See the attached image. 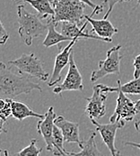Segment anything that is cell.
I'll return each mask as SVG.
<instances>
[{
    "mask_svg": "<svg viewBox=\"0 0 140 156\" xmlns=\"http://www.w3.org/2000/svg\"><path fill=\"white\" fill-rule=\"evenodd\" d=\"M37 89L42 92L40 84L32 81L27 76L15 73L4 63H0V97L1 98L13 99L22 94H29Z\"/></svg>",
    "mask_w": 140,
    "mask_h": 156,
    "instance_id": "obj_1",
    "label": "cell"
},
{
    "mask_svg": "<svg viewBox=\"0 0 140 156\" xmlns=\"http://www.w3.org/2000/svg\"><path fill=\"white\" fill-rule=\"evenodd\" d=\"M17 16L19 23L18 33L22 41L26 45L31 46L33 39L43 35L45 32H48V23H44L42 22V18L39 15L29 13L25 9L23 2L18 3Z\"/></svg>",
    "mask_w": 140,
    "mask_h": 156,
    "instance_id": "obj_2",
    "label": "cell"
},
{
    "mask_svg": "<svg viewBox=\"0 0 140 156\" xmlns=\"http://www.w3.org/2000/svg\"><path fill=\"white\" fill-rule=\"evenodd\" d=\"M50 2L55 11L51 19L56 23L70 22L81 25L82 21L85 19L84 11L86 5L79 0H50Z\"/></svg>",
    "mask_w": 140,
    "mask_h": 156,
    "instance_id": "obj_3",
    "label": "cell"
},
{
    "mask_svg": "<svg viewBox=\"0 0 140 156\" xmlns=\"http://www.w3.org/2000/svg\"><path fill=\"white\" fill-rule=\"evenodd\" d=\"M10 67L17 69V72L25 76L37 78L46 81L49 75L44 69L43 62L34 53H23L21 57L7 62Z\"/></svg>",
    "mask_w": 140,
    "mask_h": 156,
    "instance_id": "obj_4",
    "label": "cell"
},
{
    "mask_svg": "<svg viewBox=\"0 0 140 156\" xmlns=\"http://www.w3.org/2000/svg\"><path fill=\"white\" fill-rule=\"evenodd\" d=\"M121 45H116L111 48L107 51V57L105 60L99 61V69L93 70L91 74V81L95 82L98 80L110 75L120 73V62L122 56L119 53Z\"/></svg>",
    "mask_w": 140,
    "mask_h": 156,
    "instance_id": "obj_5",
    "label": "cell"
},
{
    "mask_svg": "<svg viewBox=\"0 0 140 156\" xmlns=\"http://www.w3.org/2000/svg\"><path fill=\"white\" fill-rule=\"evenodd\" d=\"M72 90H76V91L84 90L83 77L75 62L74 52L71 54L69 64H68V71L64 81L61 84L56 85V87L53 89V93L61 96L62 92L72 91Z\"/></svg>",
    "mask_w": 140,
    "mask_h": 156,
    "instance_id": "obj_6",
    "label": "cell"
},
{
    "mask_svg": "<svg viewBox=\"0 0 140 156\" xmlns=\"http://www.w3.org/2000/svg\"><path fill=\"white\" fill-rule=\"evenodd\" d=\"M117 106L114 113L110 117L111 123L120 121H132L137 115L135 102L128 98L122 91H118Z\"/></svg>",
    "mask_w": 140,
    "mask_h": 156,
    "instance_id": "obj_7",
    "label": "cell"
},
{
    "mask_svg": "<svg viewBox=\"0 0 140 156\" xmlns=\"http://www.w3.org/2000/svg\"><path fill=\"white\" fill-rule=\"evenodd\" d=\"M93 93L91 98H85V100L88 102L85 113L90 117V120H97L102 117L106 113L105 101L107 99V92L102 91L99 84L93 86Z\"/></svg>",
    "mask_w": 140,
    "mask_h": 156,
    "instance_id": "obj_8",
    "label": "cell"
},
{
    "mask_svg": "<svg viewBox=\"0 0 140 156\" xmlns=\"http://www.w3.org/2000/svg\"><path fill=\"white\" fill-rule=\"evenodd\" d=\"M92 124L95 126V129L101 134L103 143L110 150L112 156H117V149L115 146V138L117 131L125 126V121L110 124H100L96 120L92 119Z\"/></svg>",
    "mask_w": 140,
    "mask_h": 156,
    "instance_id": "obj_9",
    "label": "cell"
},
{
    "mask_svg": "<svg viewBox=\"0 0 140 156\" xmlns=\"http://www.w3.org/2000/svg\"><path fill=\"white\" fill-rule=\"evenodd\" d=\"M57 115L54 111V108L50 107L45 114L43 119H40L37 125V131L43 137L46 144V150L48 152H53V132L55 127V119Z\"/></svg>",
    "mask_w": 140,
    "mask_h": 156,
    "instance_id": "obj_10",
    "label": "cell"
},
{
    "mask_svg": "<svg viewBox=\"0 0 140 156\" xmlns=\"http://www.w3.org/2000/svg\"><path fill=\"white\" fill-rule=\"evenodd\" d=\"M77 41H78V39H74L72 42H70L67 47H65L62 51H60V52L56 56L55 62H54V68H53V72H52L50 79H49V81L48 83V85L49 87L58 85V83L60 81V80H61L60 73L64 68L66 67L68 64H69L70 57H71V54L73 53L72 48Z\"/></svg>",
    "mask_w": 140,
    "mask_h": 156,
    "instance_id": "obj_11",
    "label": "cell"
},
{
    "mask_svg": "<svg viewBox=\"0 0 140 156\" xmlns=\"http://www.w3.org/2000/svg\"><path fill=\"white\" fill-rule=\"evenodd\" d=\"M86 24H87V23H84V24L80 27V25H78L75 23L62 22L60 23V33L63 35H65L66 37H68L71 40H74V39L79 40L81 38H85V39L99 40V41L106 42V43H112L110 40H106V39L99 37L96 34H93L91 31L85 32Z\"/></svg>",
    "mask_w": 140,
    "mask_h": 156,
    "instance_id": "obj_12",
    "label": "cell"
},
{
    "mask_svg": "<svg viewBox=\"0 0 140 156\" xmlns=\"http://www.w3.org/2000/svg\"><path fill=\"white\" fill-rule=\"evenodd\" d=\"M55 126H58L64 136L66 143L76 144L80 148L83 147V141L79 137V124L67 120L63 115H58L55 119Z\"/></svg>",
    "mask_w": 140,
    "mask_h": 156,
    "instance_id": "obj_13",
    "label": "cell"
},
{
    "mask_svg": "<svg viewBox=\"0 0 140 156\" xmlns=\"http://www.w3.org/2000/svg\"><path fill=\"white\" fill-rule=\"evenodd\" d=\"M85 19L93 27L91 32H93L94 34L101 38L112 42V36L118 32V30L108 19L98 20L87 15H85Z\"/></svg>",
    "mask_w": 140,
    "mask_h": 156,
    "instance_id": "obj_14",
    "label": "cell"
},
{
    "mask_svg": "<svg viewBox=\"0 0 140 156\" xmlns=\"http://www.w3.org/2000/svg\"><path fill=\"white\" fill-rule=\"evenodd\" d=\"M56 25H57V23L51 18L48 20V32H47V35L42 44L46 48L52 47L54 45H58V49L60 51H62L61 45L59 44L62 42H68V41L72 42L73 40L69 39L68 37H66L61 33H58V31H56V29H55Z\"/></svg>",
    "mask_w": 140,
    "mask_h": 156,
    "instance_id": "obj_15",
    "label": "cell"
},
{
    "mask_svg": "<svg viewBox=\"0 0 140 156\" xmlns=\"http://www.w3.org/2000/svg\"><path fill=\"white\" fill-rule=\"evenodd\" d=\"M99 86L102 91L107 93L122 91L124 94L140 95V79H134L133 80H130L129 82H127L123 85L121 84V81L118 80L117 87H109L104 84H99Z\"/></svg>",
    "mask_w": 140,
    "mask_h": 156,
    "instance_id": "obj_16",
    "label": "cell"
},
{
    "mask_svg": "<svg viewBox=\"0 0 140 156\" xmlns=\"http://www.w3.org/2000/svg\"><path fill=\"white\" fill-rule=\"evenodd\" d=\"M12 115L19 121H23L27 117H37L39 119L45 117V115L33 111L25 104L15 100L12 101Z\"/></svg>",
    "mask_w": 140,
    "mask_h": 156,
    "instance_id": "obj_17",
    "label": "cell"
},
{
    "mask_svg": "<svg viewBox=\"0 0 140 156\" xmlns=\"http://www.w3.org/2000/svg\"><path fill=\"white\" fill-rule=\"evenodd\" d=\"M21 2L29 3L35 10H37L38 15L42 18L47 19L48 17L52 18L55 15L54 8L50 0H20Z\"/></svg>",
    "mask_w": 140,
    "mask_h": 156,
    "instance_id": "obj_18",
    "label": "cell"
},
{
    "mask_svg": "<svg viewBox=\"0 0 140 156\" xmlns=\"http://www.w3.org/2000/svg\"><path fill=\"white\" fill-rule=\"evenodd\" d=\"M96 134L92 132L91 135L87 140L83 141V147L81 148V152L79 153H70L71 156H103V154L98 150L96 142H95Z\"/></svg>",
    "mask_w": 140,
    "mask_h": 156,
    "instance_id": "obj_19",
    "label": "cell"
},
{
    "mask_svg": "<svg viewBox=\"0 0 140 156\" xmlns=\"http://www.w3.org/2000/svg\"><path fill=\"white\" fill-rule=\"evenodd\" d=\"M64 136L61 130L55 126L53 132V145L54 150L52 152L54 156H71L69 152H67L64 149Z\"/></svg>",
    "mask_w": 140,
    "mask_h": 156,
    "instance_id": "obj_20",
    "label": "cell"
},
{
    "mask_svg": "<svg viewBox=\"0 0 140 156\" xmlns=\"http://www.w3.org/2000/svg\"><path fill=\"white\" fill-rule=\"evenodd\" d=\"M42 148L37 147V139H32L28 146L24 147L16 154V156H40Z\"/></svg>",
    "mask_w": 140,
    "mask_h": 156,
    "instance_id": "obj_21",
    "label": "cell"
},
{
    "mask_svg": "<svg viewBox=\"0 0 140 156\" xmlns=\"http://www.w3.org/2000/svg\"><path fill=\"white\" fill-rule=\"evenodd\" d=\"M12 101L10 98H0V118L1 122L5 123L7 118L12 115Z\"/></svg>",
    "mask_w": 140,
    "mask_h": 156,
    "instance_id": "obj_22",
    "label": "cell"
},
{
    "mask_svg": "<svg viewBox=\"0 0 140 156\" xmlns=\"http://www.w3.org/2000/svg\"><path fill=\"white\" fill-rule=\"evenodd\" d=\"M128 1H130V0H104L103 3H102V5L107 6V12L105 13V15L103 16V19H108V17L110 16V15L112 12V9H113V7L115 6L116 4L128 2Z\"/></svg>",
    "mask_w": 140,
    "mask_h": 156,
    "instance_id": "obj_23",
    "label": "cell"
},
{
    "mask_svg": "<svg viewBox=\"0 0 140 156\" xmlns=\"http://www.w3.org/2000/svg\"><path fill=\"white\" fill-rule=\"evenodd\" d=\"M79 1L83 2L84 4H85V5H87L88 6H90V7H92V8H93V12L92 13V15L90 16H92V17H93L94 14H100V13H102V10H103V5H96V4L93 3L91 0H79Z\"/></svg>",
    "mask_w": 140,
    "mask_h": 156,
    "instance_id": "obj_24",
    "label": "cell"
},
{
    "mask_svg": "<svg viewBox=\"0 0 140 156\" xmlns=\"http://www.w3.org/2000/svg\"><path fill=\"white\" fill-rule=\"evenodd\" d=\"M133 66H134V79H140V54L135 57L134 59V62H133Z\"/></svg>",
    "mask_w": 140,
    "mask_h": 156,
    "instance_id": "obj_25",
    "label": "cell"
},
{
    "mask_svg": "<svg viewBox=\"0 0 140 156\" xmlns=\"http://www.w3.org/2000/svg\"><path fill=\"white\" fill-rule=\"evenodd\" d=\"M9 38V34L5 31V26L3 25L2 22H0V44H5Z\"/></svg>",
    "mask_w": 140,
    "mask_h": 156,
    "instance_id": "obj_26",
    "label": "cell"
},
{
    "mask_svg": "<svg viewBox=\"0 0 140 156\" xmlns=\"http://www.w3.org/2000/svg\"><path fill=\"white\" fill-rule=\"evenodd\" d=\"M125 145H128V146H132V147H137L140 150V143H134V142H125L124 143Z\"/></svg>",
    "mask_w": 140,
    "mask_h": 156,
    "instance_id": "obj_27",
    "label": "cell"
},
{
    "mask_svg": "<svg viewBox=\"0 0 140 156\" xmlns=\"http://www.w3.org/2000/svg\"><path fill=\"white\" fill-rule=\"evenodd\" d=\"M135 107H136L137 113H140V99L135 101Z\"/></svg>",
    "mask_w": 140,
    "mask_h": 156,
    "instance_id": "obj_28",
    "label": "cell"
},
{
    "mask_svg": "<svg viewBox=\"0 0 140 156\" xmlns=\"http://www.w3.org/2000/svg\"><path fill=\"white\" fill-rule=\"evenodd\" d=\"M135 127H136V130L140 134V119L135 122Z\"/></svg>",
    "mask_w": 140,
    "mask_h": 156,
    "instance_id": "obj_29",
    "label": "cell"
},
{
    "mask_svg": "<svg viewBox=\"0 0 140 156\" xmlns=\"http://www.w3.org/2000/svg\"><path fill=\"white\" fill-rule=\"evenodd\" d=\"M1 156H11V155H10V154H9L8 150H5V151H3V154H2V155Z\"/></svg>",
    "mask_w": 140,
    "mask_h": 156,
    "instance_id": "obj_30",
    "label": "cell"
},
{
    "mask_svg": "<svg viewBox=\"0 0 140 156\" xmlns=\"http://www.w3.org/2000/svg\"><path fill=\"white\" fill-rule=\"evenodd\" d=\"M117 156H121L120 155V152H119V151H118V152H117Z\"/></svg>",
    "mask_w": 140,
    "mask_h": 156,
    "instance_id": "obj_31",
    "label": "cell"
},
{
    "mask_svg": "<svg viewBox=\"0 0 140 156\" xmlns=\"http://www.w3.org/2000/svg\"><path fill=\"white\" fill-rule=\"evenodd\" d=\"M138 5H140V0H138Z\"/></svg>",
    "mask_w": 140,
    "mask_h": 156,
    "instance_id": "obj_32",
    "label": "cell"
}]
</instances>
